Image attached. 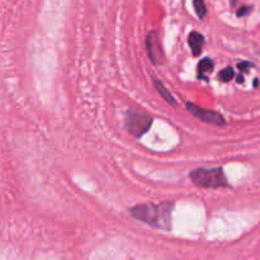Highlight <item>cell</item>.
Instances as JSON below:
<instances>
[{
    "mask_svg": "<svg viewBox=\"0 0 260 260\" xmlns=\"http://www.w3.org/2000/svg\"><path fill=\"white\" fill-rule=\"evenodd\" d=\"M173 208H174L173 202H162L157 205L146 203V205L135 206L129 210V212L136 220L141 222L160 229V230L170 231Z\"/></svg>",
    "mask_w": 260,
    "mask_h": 260,
    "instance_id": "1",
    "label": "cell"
},
{
    "mask_svg": "<svg viewBox=\"0 0 260 260\" xmlns=\"http://www.w3.org/2000/svg\"><path fill=\"white\" fill-rule=\"evenodd\" d=\"M190 179L197 187L201 188H222L228 187L223 168H198L189 174Z\"/></svg>",
    "mask_w": 260,
    "mask_h": 260,
    "instance_id": "2",
    "label": "cell"
},
{
    "mask_svg": "<svg viewBox=\"0 0 260 260\" xmlns=\"http://www.w3.org/2000/svg\"><path fill=\"white\" fill-rule=\"evenodd\" d=\"M126 128L132 136L135 137H141L142 135L146 134L150 129L152 124V117H150L149 114L142 113V112H136L132 111L127 113L126 121Z\"/></svg>",
    "mask_w": 260,
    "mask_h": 260,
    "instance_id": "3",
    "label": "cell"
},
{
    "mask_svg": "<svg viewBox=\"0 0 260 260\" xmlns=\"http://www.w3.org/2000/svg\"><path fill=\"white\" fill-rule=\"evenodd\" d=\"M185 107H187L188 112L192 113L193 116L197 117L200 121L205 122V123L208 124H213V126H225L226 124V119L222 114H220L218 112L215 111H210V109H203L197 107L196 104L190 103H185Z\"/></svg>",
    "mask_w": 260,
    "mask_h": 260,
    "instance_id": "4",
    "label": "cell"
},
{
    "mask_svg": "<svg viewBox=\"0 0 260 260\" xmlns=\"http://www.w3.org/2000/svg\"><path fill=\"white\" fill-rule=\"evenodd\" d=\"M145 45H146V52L149 55V58L154 65L159 66L164 63V51H162L161 42H160L157 32H155V30L149 32Z\"/></svg>",
    "mask_w": 260,
    "mask_h": 260,
    "instance_id": "5",
    "label": "cell"
},
{
    "mask_svg": "<svg viewBox=\"0 0 260 260\" xmlns=\"http://www.w3.org/2000/svg\"><path fill=\"white\" fill-rule=\"evenodd\" d=\"M188 43H189V47L192 50L193 56L197 57L202 52L203 45H205V37L200 32H197V30H193L189 35V37H188Z\"/></svg>",
    "mask_w": 260,
    "mask_h": 260,
    "instance_id": "6",
    "label": "cell"
},
{
    "mask_svg": "<svg viewBox=\"0 0 260 260\" xmlns=\"http://www.w3.org/2000/svg\"><path fill=\"white\" fill-rule=\"evenodd\" d=\"M152 81H154L155 88H156V90L160 93L161 98H164L165 101H167L169 104H172V106H178V103H177V101L174 99V96H173L172 93H170V91L165 88V85L161 83V81L157 80L156 78L152 79Z\"/></svg>",
    "mask_w": 260,
    "mask_h": 260,
    "instance_id": "7",
    "label": "cell"
},
{
    "mask_svg": "<svg viewBox=\"0 0 260 260\" xmlns=\"http://www.w3.org/2000/svg\"><path fill=\"white\" fill-rule=\"evenodd\" d=\"M213 66H215V63H213V61L211 58L206 57L203 60H201L200 63H198V78L205 79L206 80L208 74L212 73Z\"/></svg>",
    "mask_w": 260,
    "mask_h": 260,
    "instance_id": "8",
    "label": "cell"
},
{
    "mask_svg": "<svg viewBox=\"0 0 260 260\" xmlns=\"http://www.w3.org/2000/svg\"><path fill=\"white\" fill-rule=\"evenodd\" d=\"M193 5H194V10L197 13L198 18L203 19L207 14V8H206L205 0H193Z\"/></svg>",
    "mask_w": 260,
    "mask_h": 260,
    "instance_id": "9",
    "label": "cell"
},
{
    "mask_svg": "<svg viewBox=\"0 0 260 260\" xmlns=\"http://www.w3.org/2000/svg\"><path fill=\"white\" fill-rule=\"evenodd\" d=\"M233 78H234V69L230 68V66L220 73V80L223 81V83H229L230 80H233Z\"/></svg>",
    "mask_w": 260,
    "mask_h": 260,
    "instance_id": "10",
    "label": "cell"
},
{
    "mask_svg": "<svg viewBox=\"0 0 260 260\" xmlns=\"http://www.w3.org/2000/svg\"><path fill=\"white\" fill-rule=\"evenodd\" d=\"M250 68H253V63L248 62V61H243V62L239 63V69H240L241 71H249Z\"/></svg>",
    "mask_w": 260,
    "mask_h": 260,
    "instance_id": "11",
    "label": "cell"
},
{
    "mask_svg": "<svg viewBox=\"0 0 260 260\" xmlns=\"http://www.w3.org/2000/svg\"><path fill=\"white\" fill-rule=\"evenodd\" d=\"M250 10H251V7H243L238 10V13H236V14H238V17H244V15L248 14Z\"/></svg>",
    "mask_w": 260,
    "mask_h": 260,
    "instance_id": "12",
    "label": "cell"
},
{
    "mask_svg": "<svg viewBox=\"0 0 260 260\" xmlns=\"http://www.w3.org/2000/svg\"><path fill=\"white\" fill-rule=\"evenodd\" d=\"M244 80V78H243V76H241V75H239L238 76V81H239V83H241V81H243Z\"/></svg>",
    "mask_w": 260,
    "mask_h": 260,
    "instance_id": "13",
    "label": "cell"
}]
</instances>
